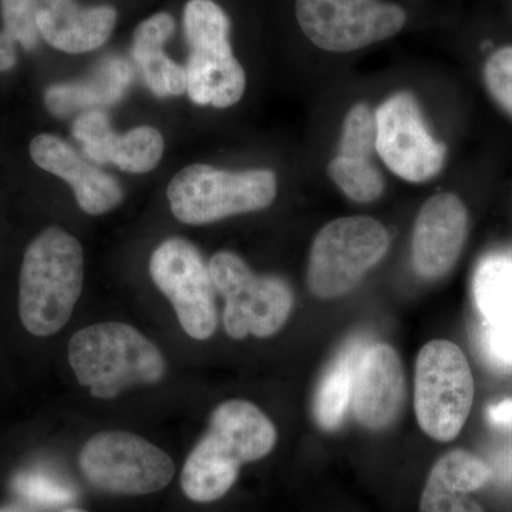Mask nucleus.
Here are the masks:
<instances>
[{
	"label": "nucleus",
	"instance_id": "nucleus-1",
	"mask_svg": "<svg viewBox=\"0 0 512 512\" xmlns=\"http://www.w3.org/2000/svg\"><path fill=\"white\" fill-rule=\"evenodd\" d=\"M274 423L247 400H229L211 414L210 429L185 461L184 494L195 503H214L231 490L242 464L274 450Z\"/></svg>",
	"mask_w": 512,
	"mask_h": 512
},
{
	"label": "nucleus",
	"instance_id": "nucleus-32",
	"mask_svg": "<svg viewBox=\"0 0 512 512\" xmlns=\"http://www.w3.org/2000/svg\"><path fill=\"white\" fill-rule=\"evenodd\" d=\"M488 419L497 426L512 427V399L491 406L488 410Z\"/></svg>",
	"mask_w": 512,
	"mask_h": 512
},
{
	"label": "nucleus",
	"instance_id": "nucleus-33",
	"mask_svg": "<svg viewBox=\"0 0 512 512\" xmlns=\"http://www.w3.org/2000/svg\"><path fill=\"white\" fill-rule=\"evenodd\" d=\"M0 512H26L22 510V508L18 507V505H5V507H0Z\"/></svg>",
	"mask_w": 512,
	"mask_h": 512
},
{
	"label": "nucleus",
	"instance_id": "nucleus-30",
	"mask_svg": "<svg viewBox=\"0 0 512 512\" xmlns=\"http://www.w3.org/2000/svg\"><path fill=\"white\" fill-rule=\"evenodd\" d=\"M485 349L493 362L512 367V323L487 325Z\"/></svg>",
	"mask_w": 512,
	"mask_h": 512
},
{
	"label": "nucleus",
	"instance_id": "nucleus-31",
	"mask_svg": "<svg viewBox=\"0 0 512 512\" xmlns=\"http://www.w3.org/2000/svg\"><path fill=\"white\" fill-rule=\"evenodd\" d=\"M16 42L8 33H0V72H8L16 64L18 55H16Z\"/></svg>",
	"mask_w": 512,
	"mask_h": 512
},
{
	"label": "nucleus",
	"instance_id": "nucleus-18",
	"mask_svg": "<svg viewBox=\"0 0 512 512\" xmlns=\"http://www.w3.org/2000/svg\"><path fill=\"white\" fill-rule=\"evenodd\" d=\"M128 82L130 70L126 63L111 60L93 79L49 87L45 94L46 107L55 116L64 117L77 110L113 104L121 99Z\"/></svg>",
	"mask_w": 512,
	"mask_h": 512
},
{
	"label": "nucleus",
	"instance_id": "nucleus-19",
	"mask_svg": "<svg viewBox=\"0 0 512 512\" xmlns=\"http://www.w3.org/2000/svg\"><path fill=\"white\" fill-rule=\"evenodd\" d=\"M362 340H353L333 360L332 365L320 379L313 400L316 423L323 430H336L343 423L352 403L353 379L357 360L362 355Z\"/></svg>",
	"mask_w": 512,
	"mask_h": 512
},
{
	"label": "nucleus",
	"instance_id": "nucleus-5",
	"mask_svg": "<svg viewBox=\"0 0 512 512\" xmlns=\"http://www.w3.org/2000/svg\"><path fill=\"white\" fill-rule=\"evenodd\" d=\"M231 23L214 0H190L184 9V30L190 46L187 92L200 106L228 109L244 96L247 74L229 43Z\"/></svg>",
	"mask_w": 512,
	"mask_h": 512
},
{
	"label": "nucleus",
	"instance_id": "nucleus-7",
	"mask_svg": "<svg viewBox=\"0 0 512 512\" xmlns=\"http://www.w3.org/2000/svg\"><path fill=\"white\" fill-rule=\"evenodd\" d=\"M474 377L467 357L450 340H431L420 350L414 375L419 426L437 441L456 439L470 416Z\"/></svg>",
	"mask_w": 512,
	"mask_h": 512
},
{
	"label": "nucleus",
	"instance_id": "nucleus-14",
	"mask_svg": "<svg viewBox=\"0 0 512 512\" xmlns=\"http://www.w3.org/2000/svg\"><path fill=\"white\" fill-rule=\"evenodd\" d=\"M406 400V375L396 350L386 343L366 346L357 360L352 409L370 430L392 426Z\"/></svg>",
	"mask_w": 512,
	"mask_h": 512
},
{
	"label": "nucleus",
	"instance_id": "nucleus-6",
	"mask_svg": "<svg viewBox=\"0 0 512 512\" xmlns=\"http://www.w3.org/2000/svg\"><path fill=\"white\" fill-rule=\"evenodd\" d=\"M390 247L382 222L370 217H343L329 222L315 237L309 255V289L316 298H342L362 282Z\"/></svg>",
	"mask_w": 512,
	"mask_h": 512
},
{
	"label": "nucleus",
	"instance_id": "nucleus-29",
	"mask_svg": "<svg viewBox=\"0 0 512 512\" xmlns=\"http://www.w3.org/2000/svg\"><path fill=\"white\" fill-rule=\"evenodd\" d=\"M175 20L170 13H157L141 22L134 32L133 47L164 46L173 36Z\"/></svg>",
	"mask_w": 512,
	"mask_h": 512
},
{
	"label": "nucleus",
	"instance_id": "nucleus-2",
	"mask_svg": "<svg viewBox=\"0 0 512 512\" xmlns=\"http://www.w3.org/2000/svg\"><path fill=\"white\" fill-rule=\"evenodd\" d=\"M84 256L80 242L57 227L30 242L20 269L19 315L32 335H55L69 322L82 293Z\"/></svg>",
	"mask_w": 512,
	"mask_h": 512
},
{
	"label": "nucleus",
	"instance_id": "nucleus-28",
	"mask_svg": "<svg viewBox=\"0 0 512 512\" xmlns=\"http://www.w3.org/2000/svg\"><path fill=\"white\" fill-rule=\"evenodd\" d=\"M483 77L491 99L512 117V46L501 47L488 57Z\"/></svg>",
	"mask_w": 512,
	"mask_h": 512
},
{
	"label": "nucleus",
	"instance_id": "nucleus-13",
	"mask_svg": "<svg viewBox=\"0 0 512 512\" xmlns=\"http://www.w3.org/2000/svg\"><path fill=\"white\" fill-rule=\"evenodd\" d=\"M470 218L453 192L433 195L420 208L412 238L413 266L424 279H440L457 264L466 245Z\"/></svg>",
	"mask_w": 512,
	"mask_h": 512
},
{
	"label": "nucleus",
	"instance_id": "nucleus-11",
	"mask_svg": "<svg viewBox=\"0 0 512 512\" xmlns=\"http://www.w3.org/2000/svg\"><path fill=\"white\" fill-rule=\"evenodd\" d=\"M376 153L390 171L407 183L436 177L446 164L447 148L429 131L416 97L394 93L375 111Z\"/></svg>",
	"mask_w": 512,
	"mask_h": 512
},
{
	"label": "nucleus",
	"instance_id": "nucleus-20",
	"mask_svg": "<svg viewBox=\"0 0 512 512\" xmlns=\"http://www.w3.org/2000/svg\"><path fill=\"white\" fill-rule=\"evenodd\" d=\"M474 295L487 325L512 323V258L491 255L478 266Z\"/></svg>",
	"mask_w": 512,
	"mask_h": 512
},
{
	"label": "nucleus",
	"instance_id": "nucleus-16",
	"mask_svg": "<svg viewBox=\"0 0 512 512\" xmlns=\"http://www.w3.org/2000/svg\"><path fill=\"white\" fill-rule=\"evenodd\" d=\"M30 157L47 173L73 188L77 204L90 215L106 214L123 201L119 181L86 160L70 144L53 134H39L30 143Z\"/></svg>",
	"mask_w": 512,
	"mask_h": 512
},
{
	"label": "nucleus",
	"instance_id": "nucleus-8",
	"mask_svg": "<svg viewBox=\"0 0 512 512\" xmlns=\"http://www.w3.org/2000/svg\"><path fill=\"white\" fill-rule=\"evenodd\" d=\"M210 274L225 301L224 326L232 339L269 338L284 328L293 308L291 286L279 276L256 275L247 262L222 251L212 256Z\"/></svg>",
	"mask_w": 512,
	"mask_h": 512
},
{
	"label": "nucleus",
	"instance_id": "nucleus-17",
	"mask_svg": "<svg viewBox=\"0 0 512 512\" xmlns=\"http://www.w3.org/2000/svg\"><path fill=\"white\" fill-rule=\"evenodd\" d=\"M111 6L83 8L76 0H40L37 28L40 36L60 52L77 55L99 49L116 26Z\"/></svg>",
	"mask_w": 512,
	"mask_h": 512
},
{
	"label": "nucleus",
	"instance_id": "nucleus-24",
	"mask_svg": "<svg viewBox=\"0 0 512 512\" xmlns=\"http://www.w3.org/2000/svg\"><path fill=\"white\" fill-rule=\"evenodd\" d=\"M430 471L451 487L467 494L483 488L493 476V471L483 458L467 450L448 451Z\"/></svg>",
	"mask_w": 512,
	"mask_h": 512
},
{
	"label": "nucleus",
	"instance_id": "nucleus-10",
	"mask_svg": "<svg viewBox=\"0 0 512 512\" xmlns=\"http://www.w3.org/2000/svg\"><path fill=\"white\" fill-rule=\"evenodd\" d=\"M295 15L303 35L333 53L384 42L407 23L406 10L384 0H296Z\"/></svg>",
	"mask_w": 512,
	"mask_h": 512
},
{
	"label": "nucleus",
	"instance_id": "nucleus-15",
	"mask_svg": "<svg viewBox=\"0 0 512 512\" xmlns=\"http://www.w3.org/2000/svg\"><path fill=\"white\" fill-rule=\"evenodd\" d=\"M375 151V111L369 104L357 103L343 120L338 154L328 165L330 180L349 200L369 204L382 197L384 178L373 163Z\"/></svg>",
	"mask_w": 512,
	"mask_h": 512
},
{
	"label": "nucleus",
	"instance_id": "nucleus-23",
	"mask_svg": "<svg viewBox=\"0 0 512 512\" xmlns=\"http://www.w3.org/2000/svg\"><path fill=\"white\" fill-rule=\"evenodd\" d=\"M131 53L143 72L148 89L156 96H180L187 92L185 67L165 55L164 46L133 47Z\"/></svg>",
	"mask_w": 512,
	"mask_h": 512
},
{
	"label": "nucleus",
	"instance_id": "nucleus-9",
	"mask_svg": "<svg viewBox=\"0 0 512 512\" xmlns=\"http://www.w3.org/2000/svg\"><path fill=\"white\" fill-rule=\"evenodd\" d=\"M79 466L94 488L117 495L157 493L175 474L173 458L128 431L96 434L80 451Z\"/></svg>",
	"mask_w": 512,
	"mask_h": 512
},
{
	"label": "nucleus",
	"instance_id": "nucleus-3",
	"mask_svg": "<svg viewBox=\"0 0 512 512\" xmlns=\"http://www.w3.org/2000/svg\"><path fill=\"white\" fill-rule=\"evenodd\" d=\"M69 362L77 382L97 399H114L134 384L160 382L167 372L160 349L120 322L97 323L74 333Z\"/></svg>",
	"mask_w": 512,
	"mask_h": 512
},
{
	"label": "nucleus",
	"instance_id": "nucleus-21",
	"mask_svg": "<svg viewBox=\"0 0 512 512\" xmlns=\"http://www.w3.org/2000/svg\"><path fill=\"white\" fill-rule=\"evenodd\" d=\"M164 154V138L154 127L141 126L116 134L111 144L110 163L127 173L144 174L160 164Z\"/></svg>",
	"mask_w": 512,
	"mask_h": 512
},
{
	"label": "nucleus",
	"instance_id": "nucleus-26",
	"mask_svg": "<svg viewBox=\"0 0 512 512\" xmlns=\"http://www.w3.org/2000/svg\"><path fill=\"white\" fill-rule=\"evenodd\" d=\"M40 0H2L5 30L26 50H33L39 43L37 12Z\"/></svg>",
	"mask_w": 512,
	"mask_h": 512
},
{
	"label": "nucleus",
	"instance_id": "nucleus-4",
	"mask_svg": "<svg viewBox=\"0 0 512 512\" xmlns=\"http://www.w3.org/2000/svg\"><path fill=\"white\" fill-rule=\"evenodd\" d=\"M278 191L276 175L269 170H221L192 164L174 175L167 197L178 221L204 225L271 207Z\"/></svg>",
	"mask_w": 512,
	"mask_h": 512
},
{
	"label": "nucleus",
	"instance_id": "nucleus-25",
	"mask_svg": "<svg viewBox=\"0 0 512 512\" xmlns=\"http://www.w3.org/2000/svg\"><path fill=\"white\" fill-rule=\"evenodd\" d=\"M73 134L82 143L87 157L97 163H110L111 144L116 133L110 126L107 114L99 110L84 111L74 123Z\"/></svg>",
	"mask_w": 512,
	"mask_h": 512
},
{
	"label": "nucleus",
	"instance_id": "nucleus-34",
	"mask_svg": "<svg viewBox=\"0 0 512 512\" xmlns=\"http://www.w3.org/2000/svg\"><path fill=\"white\" fill-rule=\"evenodd\" d=\"M62 512H89V511L82 510V508H66V510H63Z\"/></svg>",
	"mask_w": 512,
	"mask_h": 512
},
{
	"label": "nucleus",
	"instance_id": "nucleus-27",
	"mask_svg": "<svg viewBox=\"0 0 512 512\" xmlns=\"http://www.w3.org/2000/svg\"><path fill=\"white\" fill-rule=\"evenodd\" d=\"M420 512H484L467 493L444 483L436 474L427 477L420 500Z\"/></svg>",
	"mask_w": 512,
	"mask_h": 512
},
{
	"label": "nucleus",
	"instance_id": "nucleus-12",
	"mask_svg": "<svg viewBox=\"0 0 512 512\" xmlns=\"http://www.w3.org/2000/svg\"><path fill=\"white\" fill-rule=\"evenodd\" d=\"M150 275L173 303L185 333L192 339H210L218 326L217 302L210 268L200 251L187 239H167L151 255Z\"/></svg>",
	"mask_w": 512,
	"mask_h": 512
},
{
	"label": "nucleus",
	"instance_id": "nucleus-22",
	"mask_svg": "<svg viewBox=\"0 0 512 512\" xmlns=\"http://www.w3.org/2000/svg\"><path fill=\"white\" fill-rule=\"evenodd\" d=\"M12 490L37 508H59L77 500L76 487L70 481L43 468L20 471L13 477Z\"/></svg>",
	"mask_w": 512,
	"mask_h": 512
}]
</instances>
